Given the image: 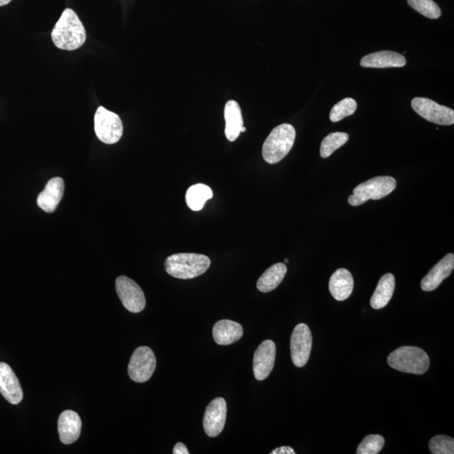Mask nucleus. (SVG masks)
Returning a JSON list of instances; mask_svg holds the SVG:
<instances>
[{
  "instance_id": "obj_33",
  "label": "nucleus",
  "mask_w": 454,
  "mask_h": 454,
  "mask_svg": "<svg viewBox=\"0 0 454 454\" xmlns=\"http://www.w3.org/2000/svg\"><path fill=\"white\" fill-rule=\"evenodd\" d=\"M284 262H285V263H287H287H289V259H284Z\"/></svg>"
},
{
  "instance_id": "obj_1",
  "label": "nucleus",
  "mask_w": 454,
  "mask_h": 454,
  "mask_svg": "<svg viewBox=\"0 0 454 454\" xmlns=\"http://www.w3.org/2000/svg\"><path fill=\"white\" fill-rule=\"evenodd\" d=\"M51 39L58 48L74 51L86 43V31L81 19L72 9H66L56 23Z\"/></svg>"
},
{
  "instance_id": "obj_32",
  "label": "nucleus",
  "mask_w": 454,
  "mask_h": 454,
  "mask_svg": "<svg viewBox=\"0 0 454 454\" xmlns=\"http://www.w3.org/2000/svg\"><path fill=\"white\" fill-rule=\"evenodd\" d=\"M245 132H246V128H244V126H242L241 129V133H245Z\"/></svg>"
},
{
  "instance_id": "obj_31",
  "label": "nucleus",
  "mask_w": 454,
  "mask_h": 454,
  "mask_svg": "<svg viewBox=\"0 0 454 454\" xmlns=\"http://www.w3.org/2000/svg\"><path fill=\"white\" fill-rule=\"evenodd\" d=\"M12 0H0V7L6 6V4L11 3Z\"/></svg>"
},
{
  "instance_id": "obj_8",
  "label": "nucleus",
  "mask_w": 454,
  "mask_h": 454,
  "mask_svg": "<svg viewBox=\"0 0 454 454\" xmlns=\"http://www.w3.org/2000/svg\"><path fill=\"white\" fill-rule=\"evenodd\" d=\"M413 109L425 120L437 125H451L454 123V111L451 108L440 105L428 98H414Z\"/></svg>"
},
{
  "instance_id": "obj_11",
  "label": "nucleus",
  "mask_w": 454,
  "mask_h": 454,
  "mask_svg": "<svg viewBox=\"0 0 454 454\" xmlns=\"http://www.w3.org/2000/svg\"><path fill=\"white\" fill-rule=\"evenodd\" d=\"M227 406L222 397L215 398L207 407L203 418L205 433L210 438L221 434L226 424Z\"/></svg>"
},
{
  "instance_id": "obj_13",
  "label": "nucleus",
  "mask_w": 454,
  "mask_h": 454,
  "mask_svg": "<svg viewBox=\"0 0 454 454\" xmlns=\"http://www.w3.org/2000/svg\"><path fill=\"white\" fill-rule=\"evenodd\" d=\"M0 393L12 405L23 399L22 388L16 373L6 363H0Z\"/></svg>"
},
{
  "instance_id": "obj_21",
  "label": "nucleus",
  "mask_w": 454,
  "mask_h": 454,
  "mask_svg": "<svg viewBox=\"0 0 454 454\" xmlns=\"http://www.w3.org/2000/svg\"><path fill=\"white\" fill-rule=\"evenodd\" d=\"M396 288L395 276L386 274L382 276L371 299V305L376 310L386 307L394 294Z\"/></svg>"
},
{
  "instance_id": "obj_26",
  "label": "nucleus",
  "mask_w": 454,
  "mask_h": 454,
  "mask_svg": "<svg viewBox=\"0 0 454 454\" xmlns=\"http://www.w3.org/2000/svg\"><path fill=\"white\" fill-rule=\"evenodd\" d=\"M409 6L425 17L436 20L442 15L441 9L433 0H407Z\"/></svg>"
},
{
  "instance_id": "obj_25",
  "label": "nucleus",
  "mask_w": 454,
  "mask_h": 454,
  "mask_svg": "<svg viewBox=\"0 0 454 454\" xmlns=\"http://www.w3.org/2000/svg\"><path fill=\"white\" fill-rule=\"evenodd\" d=\"M357 102L352 98H346L332 108L330 112V120L331 123H339L346 117L352 115L357 110Z\"/></svg>"
},
{
  "instance_id": "obj_4",
  "label": "nucleus",
  "mask_w": 454,
  "mask_h": 454,
  "mask_svg": "<svg viewBox=\"0 0 454 454\" xmlns=\"http://www.w3.org/2000/svg\"><path fill=\"white\" fill-rule=\"evenodd\" d=\"M388 364L398 371L420 376L428 371L430 359L424 350L405 346L388 355Z\"/></svg>"
},
{
  "instance_id": "obj_30",
  "label": "nucleus",
  "mask_w": 454,
  "mask_h": 454,
  "mask_svg": "<svg viewBox=\"0 0 454 454\" xmlns=\"http://www.w3.org/2000/svg\"><path fill=\"white\" fill-rule=\"evenodd\" d=\"M174 454H189L188 448L182 443H177L172 450Z\"/></svg>"
},
{
  "instance_id": "obj_23",
  "label": "nucleus",
  "mask_w": 454,
  "mask_h": 454,
  "mask_svg": "<svg viewBox=\"0 0 454 454\" xmlns=\"http://www.w3.org/2000/svg\"><path fill=\"white\" fill-rule=\"evenodd\" d=\"M212 197V190L203 184L192 185L186 192L187 205L194 212L202 210L207 201Z\"/></svg>"
},
{
  "instance_id": "obj_3",
  "label": "nucleus",
  "mask_w": 454,
  "mask_h": 454,
  "mask_svg": "<svg viewBox=\"0 0 454 454\" xmlns=\"http://www.w3.org/2000/svg\"><path fill=\"white\" fill-rule=\"evenodd\" d=\"M296 132L294 126L282 124L275 128L267 138L263 146V158L269 165L282 161L292 149Z\"/></svg>"
},
{
  "instance_id": "obj_15",
  "label": "nucleus",
  "mask_w": 454,
  "mask_h": 454,
  "mask_svg": "<svg viewBox=\"0 0 454 454\" xmlns=\"http://www.w3.org/2000/svg\"><path fill=\"white\" fill-rule=\"evenodd\" d=\"M64 193V181L61 177H53L46 184L45 189L37 198V205L46 213H53L58 207Z\"/></svg>"
},
{
  "instance_id": "obj_19",
  "label": "nucleus",
  "mask_w": 454,
  "mask_h": 454,
  "mask_svg": "<svg viewBox=\"0 0 454 454\" xmlns=\"http://www.w3.org/2000/svg\"><path fill=\"white\" fill-rule=\"evenodd\" d=\"M212 334L217 344L231 345L242 339L243 329L239 323L231 320H221L215 323Z\"/></svg>"
},
{
  "instance_id": "obj_17",
  "label": "nucleus",
  "mask_w": 454,
  "mask_h": 454,
  "mask_svg": "<svg viewBox=\"0 0 454 454\" xmlns=\"http://www.w3.org/2000/svg\"><path fill=\"white\" fill-rule=\"evenodd\" d=\"M406 63L403 55L391 51H377L364 56L360 61L362 67L371 68H402Z\"/></svg>"
},
{
  "instance_id": "obj_18",
  "label": "nucleus",
  "mask_w": 454,
  "mask_h": 454,
  "mask_svg": "<svg viewBox=\"0 0 454 454\" xmlns=\"http://www.w3.org/2000/svg\"><path fill=\"white\" fill-rule=\"evenodd\" d=\"M354 280L348 269H339L332 274L329 281L331 296L338 301L349 299L353 293Z\"/></svg>"
},
{
  "instance_id": "obj_22",
  "label": "nucleus",
  "mask_w": 454,
  "mask_h": 454,
  "mask_svg": "<svg viewBox=\"0 0 454 454\" xmlns=\"http://www.w3.org/2000/svg\"><path fill=\"white\" fill-rule=\"evenodd\" d=\"M287 273V267L284 264L279 263L271 266L257 280V289L263 293L272 292L282 283Z\"/></svg>"
},
{
  "instance_id": "obj_24",
  "label": "nucleus",
  "mask_w": 454,
  "mask_h": 454,
  "mask_svg": "<svg viewBox=\"0 0 454 454\" xmlns=\"http://www.w3.org/2000/svg\"><path fill=\"white\" fill-rule=\"evenodd\" d=\"M349 139V134L345 133H334L326 135L321 144V157L322 158L330 157L336 150L343 147Z\"/></svg>"
},
{
  "instance_id": "obj_6",
  "label": "nucleus",
  "mask_w": 454,
  "mask_h": 454,
  "mask_svg": "<svg viewBox=\"0 0 454 454\" xmlns=\"http://www.w3.org/2000/svg\"><path fill=\"white\" fill-rule=\"evenodd\" d=\"M95 130L97 138L102 143L115 144L123 137V121L118 115L100 106L98 108L95 115Z\"/></svg>"
},
{
  "instance_id": "obj_10",
  "label": "nucleus",
  "mask_w": 454,
  "mask_h": 454,
  "mask_svg": "<svg viewBox=\"0 0 454 454\" xmlns=\"http://www.w3.org/2000/svg\"><path fill=\"white\" fill-rule=\"evenodd\" d=\"M312 348V334L310 329L304 323L298 324L292 332L290 339V351L293 363L302 368L310 358Z\"/></svg>"
},
{
  "instance_id": "obj_9",
  "label": "nucleus",
  "mask_w": 454,
  "mask_h": 454,
  "mask_svg": "<svg viewBox=\"0 0 454 454\" xmlns=\"http://www.w3.org/2000/svg\"><path fill=\"white\" fill-rule=\"evenodd\" d=\"M117 294L126 310L139 313L146 306V298L143 289L133 279L126 276H120L115 282Z\"/></svg>"
},
{
  "instance_id": "obj_20",
  "label": "nucleus",
  "mask_w": 454,
  "mask_h": 454,
  "mask_svg": "<svg viewBox=\"0 0 454 454\" xmlns=\"http://www.w3.org/2000/svg\"><path fill=\"white\" fill-rule=\"evenodd\" d=\"M225 120H226V137L230 142H235L241 133L243 126L242 110L235 100H230L225 106Z\"/></svg>"
},
{
  "instance_id": "obj_7",
  "label": "nucleus",
  "mask_w": 454,
  "mask_h": 454,
  "mask_svg": "<svg viewBox=\"0 0 454 454\" xmlns=\"http://www.w3.org/2000/svg\"><path fill=\"white\" fill-rule=\"evenodd\" d=\"M157 359L153 351L148 347H139L135 350L128 365L130 380L144 383L151 378L155 371Z\"/></svg>"
},
{
  "instance_id": "obj_14",
  "label": "nucleus",
  "mask_w": 454,
  "mask_h": 454,
  "mask_svg": "<svg viewBox=\"0 0 454 454\" xmlns=\"http://www.w3.org/2000/svg\"><path fill=\"white\" fill-rule=\"evenodd\" d=\"M454 269V255L448 254L433 267L430 272L421 280V287L424 292H433L443 281L451 275Z\"/></svg>"
},
{
  "instance_id": "obj_16",
  "label": "nucleus",
  "mask_w": 454,
  "mask_h": 454,
  "mask_svg": "<svg viewBox=\"0 0 454 454\" xmlns=\"http://www.w3.org/2000/svg\"><path fill=\"white\" fill-rule=\"evenodd\" d=\"M82 421L73 411H64L58 419V433L61 442L72 444L76 442L81 434Z\"/></svg>"
},
{
  "instance_id": "obj_29",
  "label": "nucleus",
  "mask_w": 454,
  "mask_h": 454,
  "mask_svg": "<svg viewBox=\"0 0 454 454\" xmlns=\"http://www.w3.org/2000/svg\"><path fill=\"white\" fill-rule=\"evenodd\" d=\"M270 454H296V452L292 448L284 446L274 449Z\"/></svg>"
},
{
  "instance_id": "obj_12",
  "label": "nucleus",
  "mask_w": 454,
  "mask_h": 454,
  "mask_svg": "<svg viewBox=\"0 0 454 454\" xmlns=\"http://www.w3.org/2000/svg\"><path fill=\"white\" fill-rule=\"evenodd\" d=\"M276 358V345L266 340L257 349L254 355V373L256 380H266L272 372Z\"/></svg>"
},
{
  "instance_id": "obj_2",
  "label": "nucleus",
  "mask_w": 454,
  "mask_h": 454,
  "mask_svg": "<svg viewBox=\"0 0 454 454\" xmlns=\"http://www.w3.org/2000/svg\"><path fill=\"white\" fill-rule=\"evenodd\" d=\"M210 259L198 254H172L165 260L166 272L176 279H191L204 274L209 269Z\"/></svg>"
},
{
  "instance_id": "obj_28",
  "label": "nucleus",
  "mask_w": 454,
  "mask_h": 454,
  "mask_svg": "<svg viewBox=\"0 0 454 454\" xmlns=\"http://www.w3.org/2000/svg\"><path fill=\"white\" fill-rule=\"evenodd\" d=\"M429 449L433 454H453L454 439L444 435H438L430 440Z\"/></svg>"
},
{
  "instance_id": "obj_5",
  "label": "nucleus",
  "mask_w": 454,
  "mask_h": 454,
  "mask_svg": "<svg viewBox=\"0 0 454 454\" xmlns=\"http://www.w3.org/2000/svg\"><path fill=\"white\" fill-rule=\"evenodd\" d=\"M396 180L391 176H378L360 184L349 196V203L359 207L368 200H378L392 193L396 188Z\"/></svg>"
},
{
  "instance_id": "obj_27",
  "label": "nucleus",
  "mask_w": 454,
  "mask_h": 454,
  "mask_svg": "<svg viewBox=\"0 0 454 454\" xmlns=\"http://www.w3.org/2000/svg\"><path fill=\"white\" fill-rule=\"evenodd\" d=\"M385 446V438L381 435H368L359 444L357 454H378Z\"/></svg>"
}]
</instances>
